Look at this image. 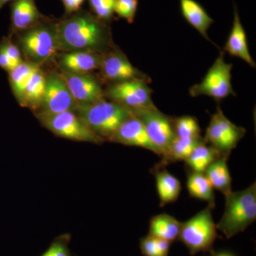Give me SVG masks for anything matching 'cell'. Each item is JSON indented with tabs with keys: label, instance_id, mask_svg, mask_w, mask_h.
Segmentation results:
<instances>
[{
	"label": "cell",
	"instance_id": "obj_11",
	"mask_svg": "<svg viewBox=\"0 0 256 256\" xmlns=\"http://www.w3.org/2000/svg\"><path fill=\"white\" fill-rule=\"evenodd\" d=\"M100 70L102 78L111 84L134 80L152 82L146 74L136 68L124 52L116 47L104 55Z\"/></svg>",
	"mask_w": 256,
	"mask_h": 256
},
{
	"label": "cell",
	"instance_id": "obj_31",
	"mask_svg": "<svg viewBox=\"0 0 256 256\" xmlns=\"http://www.w3.org/2000/svg\"><path fill=\"white\" fill-rule=\"evenodd\" d=\"M0 48L6 54V56L16 65L22 63L21 50L20 48L12 42L10 38H4L0 43Z\"/></svg>",
	"mask_w": 256,
	"mask_h": 256
},
{
	"label": "cell",
	"instance_id": "obj_33",
	"mask_svg": "<svg viewBox=\"0 0 256 256\" xmlns=\"http://www.w3.org/2000/svg\"><path fill=\"white\" fill-rule=\"evenodd\" d=\"M18 66L12 60H10L6 54L0 48V68H2L5 72L10 73L13 69L16 68Z\"/></svg>",
	"mask_w": 256,
	"mask_h": 256
},
{
	"label": "cell",
	"instance_id": "obj_6",
	"mask_svg": "<svg viewBox=\"0 0 256 256\" xmlns=\"http://www.w3.org/2000/svg\"><path fill=\"white\" fill-rule=\"evenodd\" d=\"M224 54L225 52H220L202 82L191 88L190 94L192 97L208 96L220 102L229 96H236L232 82L233 64L226 62Z\"/></svg>",
	"mask_w": 256,
	"mask_h": 256
},
{
	"label": "cell",
	"instance_id": "obj_10",
	"mask_svg": "<svg viewBox=\"0 0 256 256\" xmlns=\"http://www.w3.org/2000/svg\"><path fill=\"white\" fill-rule=\"evenodd\" d=\"M132 111L142 122L150 139L161 153V156H164L176 138L172 118L162 114L156 107Z\"/></svg>",
	"mask_w": 256,
	"mask_h": 256
},
{
	"label": "cell",
	"instance_id": "obj_12",
	"mask_svg": "<svg viewBox=\"0 0 256 256\" xmlns=\"http://www.w3.org/2000/svg\"><path fill=\"white\" fill-rule=\"evenodd\" d=\"M78 104L60 74L53 73L46 76V89L40 114H53L67 111L74 112Z\"/></svg>",
	"mask_w": 256,
	"mask_h": 256
},
{
	"label": "cell",
	"instance_id": "obj_3",
	"mask_svg": "<svg viewBox=\"0 0 256 256\" xmlns=\"http://www.w3.org/2000/svg\"><path fill=\"white\" fill-rule=\"evenodd\" d=\"M74 112L104 141H110L120 127L134 116L132 111L124 106L105 99L89 105L78 106Z\"/></svg>",
	"mask_w": 256,
	"mask_h": 256
},
{
	"label": "cell",
	"instance_id": "obj_30",
	"mask_svg": "<svg viewBox=\"0 0 256 256\" xmlns=\"http://www.w3.org/2000/svg\"><path fill=\"white\" fill-rule=\"evenodd\" d=\"M139 0H116L114 13L119 18L132 24L136 18Z\"/></svg>",
	"mask_w": 256,
	"mask_h": 256
},
{
	"label": "cell",
	"instance_id": "obj_16",
	"mask_svg": "<svg viewBox=\"0 0 256 256\" xmlns=\"http://www.w3.org/2000/svg\"><path fill=\"white\" fill-rule=\"evenodd\" d=\"M104 55L90 52L64 53L58 58L62 72L77 74H87L100 69Z\"/></svg>",
	"mask_w": 256,
	"mask_h": 256
},
{
	"label": "cell",
	"instance_id": "obj_1",
	"mask_svg": "<svg viewBox=\"0 0 256 256\" xmlns=\"http://www.w3.org/2000/svg\"><path fill=\"white\" fill-rule=\"evenodd\" d=\"M58 50L90 52L105 54L114 48L107 22L92 13L80 11L56 23Z\"/></svg>",
	"mask_w": 256,
	"mask_h": 256
},
{
	"label": "cell",
	"instance_id": "obj_24",
	"mask_svg": "<svg viewBox=\"0 0 256 256\" xmlns=\"http://www.w3.org/2000/svg\"><path fill=\"white\" fill-rule=\"evenodd\" d=\"M186 186L190 196L206 202L208 206L215 208L214 188L205 176L204 173L190 171L188 174Z\"/></svg>",
	"mask_w": 256,
	"mask_h": 256
},
{
	"label": "cell",
	"instance_id": "obj_8",
	"mask_svg": "<svg viewBox=\"0 0 256 256\" xmlns=\"http://www.w3.org/2000/svg\"><path fill=\"white\" fill-rule=\"evenodd\" d=\"M246 134V130L230 122L218 107L212 116L206 130L205 142L216 150L224 158L228 159L232 151Z\"/></svg>",
	"mask_w": 256,
	"mask_h": 256
},
{
	"label": "cell",
	"instance_id": "obj_18",
	"mask_svg": "<svg viewBox=\"0 0 256 256\" xmlns=\"http://www.w3.org/2000/svg\"><path fill=\"white\" fill-rule=\"evenodd\" d=\"M180 8L184 18L205 40L214 44L208 35V31L214 23L213 20L204 8L195 0H180Z\"/></svg>",
	"mask_w": 256,
	"mask_h": 256
},
{
	"label": "cell",
	"instance_id": "obj_26",
	"mask_svg": "<svg viewBox=\"0 0 256 256\" xmlns=\"http://www.w3.org/2000/svg\"><path fill=\"white\" fill-rule=\"evenodd\" d=\"M40 68V66L36 64L23 62L10 72V86L20 105L22 101L25 88L33 74Z\"/></svg>",
	"mask_w": 256,
	"mask_h": 256
},
{
	"label": "cell",
	"instance_id": "obj_7",
	"mask_svg": "<svg viewBox=\"0 0 256 256\" xmlns=\"http://www.w3.org/2000/svg\"><path fill=\"white\" fill-rule=\"evenodd\" d=\"M38 118L48 130L60 138L98 144L105 142L92 132L74 111L53 114H40Z\"/></svg>",
	"mask_w": 256,
	"mask_h": 256
},
{
	"label": "cell",
	"instance_id": "obj_19",
	"mask_svg": "<svg viewBox=\"0 0 256 256\" xmlns=\"http://www.w3.org/2000/svg\"><path fill=\"white\" fill-rule=\"evenodd\" d=\"M152 171L156 176V191L161 206L178 201L182 192L180 180L170 174L165 168L154 169Z\"/></svg>",
	"mask_w": 256,
	"mask_h": 256
},
{
	"label": "cell",
	"instance_id": "obj_17",
	"mask_svg": "<svg viewBox=\"0 0 256 256\" xmlns=\"http://www.w3.org/2000/svg\"><path fill=\"white\" fill-rule=\"evenodd\" d=\"M224 52H227L232 56L240 58L252 68H256L255 60L252 58L249 50L246 32L242 26L238 9L236 6L233 28L224 47Z\"/></svg>",
	"mask_w": 256,
	"mask_h": 256
},
{
	"label": "cell",
	"instance_id": "obj_2",
	"mask_svg": "<svg viewBox=\"0 0 256 256\" xmlns=\"http://www.w3.org/2000/svg\"><path fill=\"white\" fill-rule=\"evenodd\" d=\"M225 197V210L216 227L227 239H230L256 222V183L242 191L230 192Z\"/></svg>",
	"mask_w": 256,
	"mask_h": 256
},
{
	"label": "cell",
	"instance_id": "obj_14",
	"mask_svg": "<svg viewBox=\"0 0 256 256\" xmlns=\"http://www.w3.org/2000/svg\"><path fill=\"white\" fill-rule=\"evenodd\" d=\"M110 142L142 148L161 156V153L150 139L142 122L134 114L120 127Z\"/></svg>",
	"mask_w": 256,
	"mask_h": 256
},
{
	"label": "cell",
	"instance_id": "obj_4",
	"mask_svg": "<svg viewBox=\"0 0 256 256\" xmlns=\"http://www.w3.org/2000/svg\"><path fill=\"white\" fill-rule=\"evenodd\" d=\"M208 206L182 226L178 240L183 242L192 256L200 252H213L214 245L218 238L216 224Z\"/></svg>",
	"mask_w": 256,
	"mask_h": 256
},
{
	"label": "cell",
	"instance_id": "obj_22",
	"mask_svg": "<svg viewBox=\"0 0 256 256\" xmlns=\"http://www.w3.org/2000/svg\"><path fill=\"white\" fill-rule=\"evenodd\" d=\"M226 158H220L214 162L204 172L205 176L214 190L222 192L224 196L232 192V178Z\"/></svg>",
	"mask_w": 256,
	"mask_h": 256
},
{
	"label": "cell",
	"instance_id": "obj_28",
	"mask_svg": "<svg viewBox=\"0 0 256 256\" xmlns=\"http://www.w3.org/2000/svg\"><path fill=\"white\" fill-rule=\"evenodd\" d=\"M171 244L166 240L148 235L141 239L140 247L144 256H168Z\"/></svg>",
	"mask_w": 256,
	"mask_h": 256
},
{
	"label": "cell",
	"instance_id": "obj_23",
	"mask_svg": "<svg viewBox=\"0 0 256 256\" xmlns=\"http://www.w3.org/2000/svg\"><path fill=\"white\" fill-rule=\"evenodd\" d=\"M46 76L40 68H38L25 88L21 106L32 110L41 108L46 89Z\"/></svg>",
	"mask_w": 256,
	"mask_h": 256
},
{
	"label": "cell",
	"instance_id": "obj_36",
	"mask_svg": "<svg viewBox=\"0 0 256 256\" xmlns=\"http://www.w3.org/2000/svg\"><path fill=\"white\" fill-rule=\"evenodd\" d=\"M214 256H235L233 255V254H230V252H220V254H216V255Z\"/></svg>",
	"mask_w": 256,
	"mask_h": 256
},
{
	"label": "cell",
	"instance_id": "obj_21",
	"mask_svg": "<svg viewBox=\"0 0 256 256\" xmlns=\"http://www.w3.org/2000/svg\"><path fill=\"white\" fill-rule=\"evenodd\" d=\"M182 223L172 216L162 214L156 216L150 220L148 235L171 242L180 238Z\"/></svg>",
	"mask_w": 256,
	"mask_h": 256
},
{
	"label": "cell",
	"instance_id": "obj_20",
	"mask_svg": "<svg viewBox=\"0 0 256 256\" xmlns=\"http://www.w3.org/2000/svg\"><path fill=\"white\" fill-rule=\"evenodd\" d=\"M203 142H204V139L202 138L196 139L175 138L168 150L162 156L161 162L154 166V169H161L173 163L185 161L194 150Z\"/></svg>",
	"mask_w": 256,
	"mask_h": 256
},
{
	"label": "cell",
	"instance_id": "obj_5",
	"mask_svg": "<svg viewBox=\"0 0 256 256\" xmlns=\"http://www.w3.org/2000/svg\"><path fill=\"white\" fill-rule=\"evenodd\" d=\"M18 40V48L30 63L40 66L55 55L58 50L56 24H38L26 31L22 32Z\"/></svg>",
	"mask_w": 256,
	"mask_h": 256
},
{
	"label": "cell",
	"instance_id": "obj_35",
	"mask_svg": "<svg viewBox=\"0 0 256 256\" xmlns=\"http://www.w3.org/2000/svg\"><path fill=\"white\" fill-rule=\"evenodd\" d=\"M15 0H0V11L2 10V8H4L5 5L8 4V3L10 2H14Z\"/></svg>",
	"mask_w": 256,
	"mask_h": 256
},
{
	"label": "cell",
	"instance_id": "obj_13",
	"mask_svg": "<svg viewBox=\"0 0 256 256\" xmlns=\"http://www.w3.org/2000/svg\"><path fill=\"white\" fill-rule=\"evenodd\" d=\"M74 100L78 106L89 105L105 99V90L99 80L90 74H77L62 72Z\"/></svg>",
	"mask_w": 256,
	"mask_h": 256
},
{
	"label": "cell",
	"instance_id": "obj_32",
	"mask_svg": "<svg viewBox=\"0 0 256 256\" xmlns=\"http://www.w3.org/2000/svg\"><path fill=\"white\" fill-rule=\"evenodd\" d=\"M86 0H62L66 16H72L80 11Z\"/></svg>",
	"mask_w": 256,
	"mask_h": 256
},
{
	"label": "cell",
	"instance_id": "obj_9",
	"mask_svg": "<svg viewBox=\"0 0 256 256\" xmlns=\"http://www.w3.org/2000/svg\"><path fill=\"white\" fill-rule=\"evenodd\" d=\"M150 84L142 80L128 82L111 84L105 90V97L131 110L156 108Z\"/></svg>",
	"mask_w": 256,
	"mask_h": 256
},
{
	"label": "cell",
	"instance_id": "obj_25",
	"mask_svg": "<svg viewBox=\"0 0 256 256\" xmlns=\"http://www.w3.org/2000/svg\"><path fill=\"white\" fill-rule=\"evenodd\" d=\"M222 156L216 150L207 144L204 140L194 150L184 162L190 168V171L204 173L214 162Z\"/></svg>",
	"mask_w": 256,
	"mask_h": 256
},
{
	"label": "cell",
	"instance_id": "obj_29",
	"mask_svg": "<svg viewBox=\"0 0 256 256\" xmlns=\"http://www.w3.org/2000/svg\"><path fill=\"white\" fill-rule=\"evenodd\" d=\"M90 9L96 18L108 22L114 14L116 0H88Z\"/></svg>",
	"mask_w": 256,
	"mask_h": 256
},
{
	"label": "cell",
	"instance_id": "obj_15",
	"mask_svg": "<svg viewBox=\"0 0 256 256\" xmlns=\"http://www.w3.org/2000/svg\"><path fill=\"white\" fill-rule=\"evenodd\" d=\"M43 16L36 0H15L11 4L12 33H22L42 23Z\"/></svg>",
	"mask_w": 256,
	"mask_h": 256
},
{
	"label": "cell",
	"instance_id": "obj_37",
	"mask_svg": "<svg viewBox=\"0 0 256 256\" xmlns=\"http://www.w3.org/2000/svg\"><path fill=\"white\" fill-rule=\"evenodd\" d=\"M42 256H47L46 255V254H45L44 255Z\"/></svg>",
	"mask_w": 256,
	"mask_h": 256
},
{
	"label": "cell",
	"instance_id": "obj_34",
	"mask_svg": "<svg viewBox=\"0 0 256 256\" xmlns=\"http://www.w3.org/2000/svg\"><path fill=\"white\" fill-rule=\"evenodd\" d=\"M47 256H69L68 250L64 244L60 242L53 244L46 252Z\"/></svg>",
	"mask_w": 256,
	"mask_h": 256
},
{
	"label": "cell",
	"instance_id": "obj_27",
	"mask_svg": "<svg viewBox=\"0 0 256 256\" xmlns=\"http://www.w3.org/2000/svg\"><path fill=\"white\" fill-rule=\"evenodd\" d=\"M173 127L175 136L180 138H202L201 128L196 118L192 116H182V117L173 118Z\"/></svg>",
	"mask_w": 256,
	"mask_h": 256
}]
</instances>
